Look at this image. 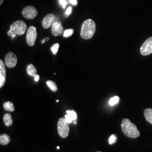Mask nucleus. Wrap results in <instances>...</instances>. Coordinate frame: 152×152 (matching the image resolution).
Here are the masks:
<instances>
[{
  "label": "nucleus",
  "instance_id": "21",
  "mask_svg": "<svg viewBox=\"0 0 152 152\" xmlns=\"http://www.w3.org/2000/svg\"><path fill=\"white\" fill-rule=\"evenodd\" d=\"M59 48V44H58V43L54 44V45L51 46V50L52 53H53V54L56 55L57 54Z\"/></svg>",
  "mask_w": 152,
  "mask_h": 152
},
{
  "label": "nucleus",
  "instance_id": "1",
  "mask_svg": "<svg viewBox=\"0 0 152 152\" xmlns=\"http://www.w3.org/2000/svg\"><path fill=\"white\" fill-rule=\"evenodd\" d=\"M121 129L124 134L129 137L135 139L140 136V132L138 130L136 125L132 123L130 120L127 118L122 120Z\"/></svg>",
  "mask_w": 152,
  "mask_h": 152
},
{
  "label": "nucleus",
  "instance_id": "12",
  "mask_svg": "<svg viewBox=\"0 0 152 152\" xmlns=\"http://www.w3.org/2000/svg\"><path fill=\"white\" fill-rule=\"evenodd\" d=\"M26 71H27L28 75L29 76H31V77H35L37 75V69L32 64H30L27 65V68H26Z\"/></svg>",
  "mask_w": 152,
  "mask_h": 152
},
{
  "label": "nucleus",
  "instance_id": "25",
  "mask_svg": "<svg viewBox=\"0 0 152 152\" xmlns=\"http://www.w3.org/2000/svg\"><path fill=\"white\" fill-rule=\"evenodd\" d=\"M71 12H72V7H71V6H69V7H68V8L66 9V11L65 12V14H66V15H69L71 14Z\"/></svg>",
  "mask_w": 152,
  "mask_h": 152
},
{
  "label": "nucleus",
  "instance_id": "30",
  "mask_svg": "<svg viewBox=\"0 0 152 152\" xmlns=\"http://www.w3.org/2000/svg\"><path fill=\"white\" fill-rule=\"evenodd\" d=\"M65 1L67 2L68 4H69V1H70V0H65Z\"/></svg>",
  "mask_w": 152,
  "mask_h": 152
},
{
  "label": "nucleus",
  "instance_id": "20",
  "mask_svg": "<svg viewBox=\"0 0 152 152\" xmlns=\"http://www.w3.org/2000/svg\"><path fill=\"white\" fill-rule=\"evenodd\" d=\"M117 141V136L115 134H113L110 136L109 139V143L110 145L113 144Z\"/></svg>",
  "mask_w": 152,
  "mask_h": 152
},
{
  "label": "nucleus",
  "instance_id": "4",
  "mask_svg": "<svg viewBox=\"0 0 152 152\" xmlns=\"http://www.w3.org/2000/svg\"><path fill=\"white\" fill-rule=\"evenodd\" d=\"M69 124L65 121V118H61L58 122V131L59 135L62 138L67 137L69 133Z\"/></svg>",
  "mask_w": 152,
  "mask_h": 152
},
{
  "label": "nucleus",
  "instance_id": "2",
  "mask_svg": "<svg viewBox=\"0 0 152 152\" xmlns=\"http://www.w3.org/2000/svg\"><path fill=\"white\" fill-rule=\"evenodd\" d=\"M96 31V24L92 19H87L82 23L81 36L84 39H89L94 36Z\"/></svg>",
  "mask_w": 152,
  "mask_h": 152
},
{
  "label": "nucleus",
  "instance_id": "23",
  "mask_svg": "<svg viewBox=\"0 0 152 152\" xmlns=\"http://www.w3.org/2000/svg\"><path fill=\"white\" fill-rule=\"evenodd\" d=\"M65 121H66L67 123H68L69 124H71V123L72 122V121H74L71 115H70L69 114H66L65 115Z\"/></svg>",
  "mask_w": 152,
  "mask_h": 152
},
{
  "label": "nucleus",
  "instance_id": "9",
  "mask_svg": "<svg viewBox=\"0 0 152 152\" xmlns=\"http://www.w3.org/2000/svg\"><path fill=\"white\" fill-rule=\"evenodd\" d=\"M56 22V17L53 14H49L44 18L42 22V25L45 29H48Z\"/></svg>",
  "mask_w": 152,
  "mask_h": 152
},
{
  "label": "nucleus",
  "instance_id": "11",
  "mask_svg": "<svg viewBox=\"0 0 152 152\" xmlns=\"http://www.w3.org/2000/svg\"><path fill=\"white\" fill-rule=\"evenodd\" d=\"M6 72L5 64L2 60H0V87L4 86L6 82Z\"/></svg>",
  "mask_w": 152,
  "mask_h": 152
},
{
  "label": "nucleus",
  "instance_id": "28",
  "mask_svg": "<svg viewBox=\"0 0 152 152\" xmlns=\"http://www.w3.org/2000/svg\"><path fill=\"white\" fill-rule=\"evenodd\" d=\"M49 40V37H46L45 38H44V39L42 41V44H44L45 42V41H47Z\"/></svg>",
  "mask_w": 152,
  "mask_h": 152
},
{
  "label": "nucleus",
  "instance_id": "15",
  "mask_svg": "<svg viewBox=\"0 0 152 152\" xmlns=\"http://www.w3.org/2000/svg\"><path fill=\"white\" fill-rule=\"evenodd\" d=\"M4 122L6 126L7 127H10L12 125L13 121L12 118V116L10 113H6L4 115Z\"/></svg>",
  "mask_w": 152,
  "mask_h": 152
},
{
  "label": "nucleus",
  "instance_id": "16",
  "mask_svg": "<svg viewBox=\"0 0 152 152\" xmlns=\"http://www.w3.org/2000/svg\"><path fill=\"white\" fill-rule=\"evenodd\" d=\"M4 108L7 111L14 112L15 110L14 105L11 102H6L4 104Z\"/></svg>",
  "mask_w": 152,
  "mask_h": 152
},
{
  "label": "nucleus",
  "instance_id": "3",
  "mask_svg": "<svg viewBox=\"0 0 152 152\" xmlns=\"http://www.w3.org/2000/svg\"><path fill=\"white\" fill-rule=\"evenodd\" d=\"M27 29V25L26 23L22 20H18L14 22L10 27V31L7 32V35L11 37L13 34L21 36L25 33Z\"/></svg>",
  "mask_w": 152,
  "mask_h": 152
},
{
  "label": "nucleus",
  "instance_id": "18",
  "mask_svg": "<svg viewBox=\"0 0 152 152\" xmlns=\"http://www.w3.org/2000/svg\"><path fill=\"white\" fill-rule=\"evenodd\" d=\"M119 101H120V98L118 96H114V97H113V98H111L110 99L109 104L110 105L113 106L114 105H115L116 104L118 103Z\"/></svg>",
  "mask_w": 152,
  "mask_h": 152
},
{
  "label": "nucleus",
  "instance_id": "8",
  "mask_svg": "<svg viewBox=\"0 0 152 152\" xmlns=\"http://www.w3.org/2000/svg\"><path fill=\"white\" fill-rule=\"evenodd\" d=\"M18 62L17 56L15 53L10 51L6 55L5 63V65L9 68H14Z\"/></svg>",
  "mask_w": 152,
  "mask_h": 152
},
{
  "label": "nucleus",
  "instance_id": "32",
  "mask_svg": "<svg viewBox=\"0 0 152 152\" xmlns=\"http://www.w3.org/2000/svg\"></svg>",
  "mask_w": 152,
  "mask_h": 152
},
{
  "label": "nucleus",
  "instance_id": "7",
  "mask_svg": "<svg viewBox=\"0 0 152 152\" xmlns=\"http://www.w3.org/2000/svg\"><path fill=\"white\" fill-rule=\"evenodd\" d=\"M140 54L143 56H147L152 54V37L147 38L140 48Z\"/></svg>",
  "mask_w": 152,
  "mask_h": 152
},
{
  "label": "nucleus",
  "instance_id": "22",
  "mask_svg": "<svg viewBox=\"0 0 152 152\" xmlns=\"http://www.w3.org/2000/svg\"><path fill=\"white\" fill-rule=\"evenodd\" d=\"M66 114H69L73 120H76L77 118V115L75 110H66Z\"/></svg>",
  "mask_w": 152,
  "mask_h": 152
},
{
  "label": "nucleus",
  "instance_id": "14",
  "mask_svg": "<svg viewBox=\"0 0 152 152\" xmlns=\"http://www.w3.org/2000/svg\"><path fill=\"white\" fill-rule=\"evenodd\" d=\"M144 114L147 122L152 125V108L145 109L144 111Z\"/></svg>",
  "mask_w": 152,
  "mask_h": 152
},
{
  "label": "nucleus",
  "instance_id": "31",
  "mask_svg": "<svg viewBox=\"0 0 152 152\" xmlns=\"http://www.w3.org/2000/svg\"><path fill=\"white\" fill-rule=\"evenodd\" d=\"M59 148H60V147H59V146L57 147V149H59Z\"/></svg>",
  "mask_w": 152,
  "mask_h": 152
},
{
  "label": "nucleus",
  "instance_id": "5",
  "mask_svg": "<svg viewBox=\"0 0 152 152\" xmlns=\"http://www.w3.org/2000/svg\"><path fill=\"white\" fill-rule=\"evenodd\" d=\"M37 37L36 28L31 26L28 28L26 34V41L29 46H33L35 44Z\"/></svg>",
  "mask_w": 152,
  "mask_h": 152
},
{
  "label": "nucleus",
  "instance_id": "19",
  "mask_svg": "<svg viewBox=\"0 0 152 152\" xmlns=\"http://www.w3.org/2000/svg\"><path fill=\"white\" fill-rule=\"evenodd\" d=\"M74 33V30L73 29H68L64 31V32L63 33V36L64 37L67 38L71 36H72V34Z\"/></svg>",
  "mask_w": 152,
  "mask_h": 152
},
{
  "label": "nucleus",
  "instance_id": "17",
  "mask_svg": "<svg viewBox=\"0 0 152 152\" xmlns=\"http://www.w3.org/2000/svg\"><path fill=\"white\" fill-rule=\"evenodd\" d=\"M46 84L48 85V86L51 89V90H52L54 92H56L58 91V86L56 85V83L54 82L53 81H48L46 82Z\"/></svg>",
  "mask_w": 152,
  "mask_h": 152
},
{
  "label": "nucleus",
  "instance_id": "6",
  "mask_svg": "<svg viewBox=\"0 0 152 152\" xmlns=\"http://www.w3.org/2000/svg\"><path fill=\"white\" fill-rule=\"evenodd\" d=\"M38 12L36 9L32 6H26L22 11V15L28 19H33L37 16Z\"/></svg>",
  "mask_w": 152,
  "mask_h": 152
},
{
  "label": "nucleus",
  "instance_id": "13",
  "mask_svg": "<svg viewBox=\"0 0 152 152\" xmlns=\"http://www.w3.org/2000/svg\"><path fill=\"white\" fill-rule=\"evenodd\" d=\"M11 141V138L6 134H1L0 136V144L3 145L9 144Z\"/></svg>",
  "mask_w": 152,
  "mask_h": 152
},
{
  "label": "nucleus",
  "instance_id": "24",
  "mask_svg": "<svg viewBox=\"0 0 152 152\" xmlns=\"http://www.w3.org/2000/svg\"><path fill=\"white\" fill-rule=\"evenodd\" d=\"M59 2H60V4L63 6V8H65L66 5H68V3L65 0H59Z\"/></svg>",
  "mask_w": 152,
  "mask_h": 152
},
{
  "label": "nucleus",
  "instance_id": "26",
  "mask_svg": "<svg viewBox=\"0 0 152 152\" xmlns=\"http://www.w3.org/2000/svg\"><path fill=\"white\" fill-rule=\"evenodd\" d=\"M69 4L73 5H77V0H70Z\"/></svg>",
  "mask_w": 152,
  "mask_h": 152
},
{
  "label": "nucleus",
  "instance_id": "27",
  "mask_svg": "<svg viewBox=\"0 0 152 152\" xmlns=\"http://www.w3.org/2000/svg\"><path fill=\"white\" fill-rule=\"evenodd\" d=\"M39 78V76H38V75H37V76H36V77H34V81L36 82L38 81Z\"/></svg>",
  "mask_w": 152,
  "mask_h": 152
},
{
  "label": "nucleus",
  "instance_id": "29",
  "mask_svg": "<svg viewBox=\"0 0 152 152\" xmlns=\"http://www.w3.org/2000/svg\"><path fill=\"white\" fill-rule=\"evenodd\" d=\"M3 2H4V0H1V1H0V5H2V4Z\"/></svg>",
  "mask_w": 152,
  "mask_h": 152
},
{
  "label": "nucleus",
  "instance_id": "10",
  "mask_svg": "<svg viewBox=\"0 0 152 152\" xmlns=\"http://www.w3.org/2000/svg\"><path fill=\"white\" fill-rule=\"evenodd\" d=\"M52 33L54 36H59L63 34L64 28L60 22H55L51 26Z\"/></svg>",
  "mask_w": 152,
  "mask_h": 152
}]
</instances>
